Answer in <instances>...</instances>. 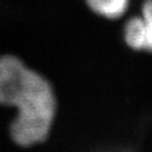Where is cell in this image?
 I'll list each match as a JSON object with an SVG mask.
<instances>
[{
    "mask_svg": "<svg viewBox=\"0 0 152 152\" xmlns=\"http://www.w3.org/2000/svg\"><path fill=\"white\" fill-rule=\"evenodd\" d=\"M86 5L96 15L108 20H116L126 15L131 0H85Z\"/></svg>",
    "mask_w": 152,
    "mask_h": 152,
    "instance_id": "3957f363",
    "label": "cell"
},
{
    "mask_svg": "<svg viewBox=\"0 0 152 152\" xmlns=\"http://www.w3.org/2000/svg\"><path fill=\"white\" fill-rule=\"evenodd\" d=\"M0 105L16 107L9 133L19 147L44 142L56 114V98L50 81L15 55L0 56Z\"/></svg>",
    "mask_w": 152,
    "mask_h": 152,
    "instance_id": "6da1fadb",
    "label": "cell"
},
{
    "mask_svg": "<svg viewBox=\"0 0 152 152\" xmlns=\"http://www.w3.org/2000/svg\"><path fill=\"white\" fill-rule=\"evenodd\" d=\"M123 37L130 49L152 52V0H145L142 4L141 12L125 22Z\"/></svg>",
    "mask_w": 152,
    "mask_h": 152,
    "instance_id": "7a4b0ae2",
    "label": "cell"
}]
</instances>
